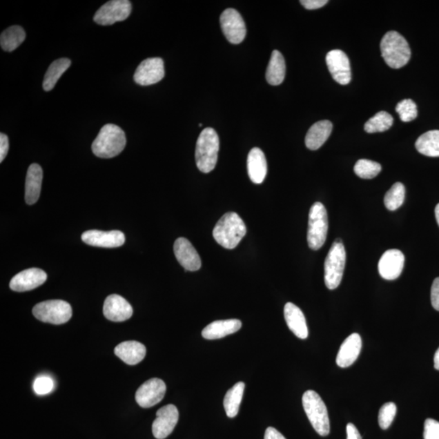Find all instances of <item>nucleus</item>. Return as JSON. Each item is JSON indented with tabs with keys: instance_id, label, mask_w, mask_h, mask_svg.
Returning <instances> with one entry per match:
<instances>
[{
	"instance_id": "6",
	"label": "nucleus",
	"mask_w": 439,
	"mask_h": 439,
	"mask_svg": "<svg viewBox=\"0 0 439 439\" xmlns=\"http://www.w3.org/2000/svg\"><path fill=\"white\" fill-rule=\"evenodd\" d=\"M346 251L341 240L338 239L329 249L324 262V283L329 290L340 286L344 276Z\"/></svg>"
},
{
	"instance_id": "43",
	"label": "nucleus",
	"mask_w": 439,
	"mask_h": 439,
	"mask_svg": "<svg viewBox=\"0 0 439 439\" xmlns=\"http://www.w3.org/2000/svg\"><path fill=\"white\" fill-rule=\"evenodd\" d=\"M264 439H286L275 428L269 427L265 431Z\"/></svg>"
},
{
	"instance_id": "44",
	"label": "nucleus",
	"mask_w": 439,
	"mask_h": 439,
	"mask_svg": "<svg viewBox=\"0 0 439 439\" xmlns=\"http://www.w3.org/2000/svg\"><path fill=\"white\" fill-rule=\"evenodd\" d=\"M434 368L439 370V349L436 351V355H434Z\"/></svg>"
},
{
	"instance_id": "4",
	"label": "nucleus",
	"mask_w": 439,
	"mask_h": 439,
	"mask_svg": "<svg viewBox=\"0 0 439 439\" xmlns=\"http://www.w3.org/2000/svg\"><path fill=\"white\" fill-rule=\"evenodd\" d=\"M382 57L392 68H400L409 63L411 50L407 40L396 31L388 32L381 42Z\"/></svg>"
},
{
	"instance_id": "18",
	"label": "nucleus",
	"mask_w": 439,
	"mask_h": 439,
	"mask_svg": "<svg viewBox=\"0 0 439 439\" xmlns=\"http://www.w3.org/2000/svg\"><path fill=\"white\" fill-rule=\"evenodd\" d=\"M134 313L129 302L118 295L107 297L104 304V315L109 321L121 322L129 320Z\"/></svg>"
},
{
	"instance_id": "5",
	"label": "nucleus",
	"mask_w": 439,
	"mask_h": 439,
	"mask_svg": "<svg viewBox=\"0 0 439 439\" xmlns=\"http://www.w3.org/2000/svg\"><path fill=\"white\" fill-rule=\"evenodd\" d=\"M304 409L311 424L319 436H327L331 432V425L326 404L317 392L309 390L303 398Z\"/></svg>"
},
{
	"instance_id": "24",
	"label": "nucleus",
	"mask_w": 439,
	"mask_h": 439,
	"mask_svg": "<svg viewBox=\"0 0 439 439\" xmlns=\"http://www.w3.org/2000/svg\"><path fill=\"white\" fill-rule=\"evenodd\" d=\"M266 158L262 150L254 148L248 157V171L250 179L255 184H262L267 175Z\"/></svg>"
},
{
	"instance_id": "32",
	"label": "nucleus",
	"mask_w": 439,
	"mask_h": 439,
	"mask_svg": "<svg viewBox=\"0 0 439 439\" xmlns=\"http://www.w3.org/2000/svg\"><path fill=\"white\" fill-rule=\"evenodd\" d=\"M394 122L391 114L387 112H379L365 123L364 130L369 134L385 132L390 129Z\"/></svg>"
},
{
	"instance_id": "7",
	"label": "nucleus",
	"mask_w": 439,
	"mask_h": 439,
	"mask_svg": "<svg viewBox=\"0 0 439 439\" xmlns=\"http://www.w3.org/2000/svg\"><path fill=\"white\" fill-rule=\"evenodd\" d=\"M328 227L326 208L322 203H315L310 208L309 219L308 242L311 249L322 248L326 240Z\"/></svg>"
},
{
	"instance_id": "34",
	"label": "nucleus",
	"mask_w": 439,
	"mask_h": 439,
	"mask_svg": "<svg viewBox=\"0 0 439 439\" xmlns=\"http://www.w3.org/2000/svg\"><path fill=\"white\" fill-rule=\"evenodd\" d=\"M354 171L356 175L363 179H372L382 171V166L378 162L361 159L355 164Z\"/></svg>"
},
{
	"instance_id": "1",
	"label": "nucleus",
	"mask_w": 439,
	"mask_h": 439,
	"mask_svg": "<svg viewBox=\"0 0 439 439\" xmlns=\"http://www.w3.org/2000/svg\"><path fill=\"white\" fill-rule=\"evenodd\" d=\"M246 234L245 223L236 213H228L219 220L213 235L217 244L234 249Z\"/></svg>"
},
{
	"instance_id": "17",
	"label": "nucleus",
	"mask_w": 439,
	"mask_h": 439,
	"mask_svg": "<svg viewBox=\"0 0 439 439\" xmlns=\"http://www.w3.org/2000/svg\"><path fill=\"white\" fill-rule=\"evenodd\" d=\"M48 275L42 269H29L17 273L10 282L11 289L17 292H25L42 286L47 281Z\"/></svg>"
},
{
	"instance_id": "3",
	"label": "nucleus",
	"mask_w": 439,
	"mask_h": 439,
	"mask_svg": "<svg viewBox=\"0 0 439 439\" xmlns=\"http://www.w3.org/2000/svg\"><path fill=\"white\" fill-rule=\"evenodd\" d=\"M220 141L213 128H206L199 137L195 149V162L199 170L208 173L213 170L218 159Z\"/></svg>"
},
{
	"instance_id": "12",
	"label": "nucleus",
	"mask_w": 439,
	"mask_h": 439,
	"mask_svg": "<svg viewBox=\"0 0 439 439\" xmlns=\"http://www.w3.org/2000/svg\"><path fill=\"white\" fill-rule=\"evenodd\" d=\"M166 75L164 61L162 58L154 57L141 62L135 72L134 79L137 84L150 86L161 81Z\"/></svg>"
},
{
	"instance_id": "30",
	"label": "nucleus",
	"mask_w": 439,
	"mask_h": 439,
	"mask_svg": "<svg viewBox=\"0 0 439 439\" xmlns=\"http://www.w3.org/2000/svg\"><path fill=\"white\" fill-rule=\"evenodd\" d=\"M71 66V61L68 58H61L52 62L44 76L43 88L46 91L52 90L57 81Z\"/></svg>"
},
{
	"instance_id": "29",
	"label": "nucleus",
	"mask_w": 439,
	"mask_h": 439,
	"mask_svg": "<svg viewBox=\"0 0 439 439\" xmlns=\"http://www.w3.org/2000/svg\"><path fill=\"white\" fill-rule=\"evenodd\" d=\"M416 148L420 154L429 157H439V130H431L420 136Z\"/></svg>"
},
{
	"instance_id": "39",
	"label": "nucleus",
	"mask_w": 439,
	"mask_h": 439,
	"mask_svg": "<svg viewBox=\"0 0 439 439\" xmlns=\"http://www.w3.org/2000/svg\"><path fill=\"white\" fill-rule=\"evenodd\" d=\"M431 303L434 309L439 311V277L434 279L431 287Z\"/></svg>"
},
{
	"instance_id": "26",
	"label": "nucleus",
	"mask_w": 439,
	"mask_h": 439,
	"mask_svg": "<svg viewBox=\"0 0 439 439\" xmlns=\"http://www.w3.org/2000/svg\"><path fill=\"white\" fill-rule=\"evenodd\" d=\"M333 130L329 121H320L310 127L305 138L306 146L310 150H318L326 143Z\"/></svg>"
},
{
	"instance_id": "37",
	"label": "nucleus",
	"mask_w": 439,
	"mask_h": 439,
	"mask_svg": "<svg viewBox=\"0 0 439 439\" xmlns=\"http://www.w3.org/2000/svg\"><path fill=\"white\" fill-rule=\"evenodd\" d=\"M54 388L52 379L48 376H40L35 379L34 390L37 395L45 396L51 393Z\"/></svg>"
},
{
	"instance_id": "40",
	"label": "nucleus",
	"mask_w": 439,
	"mask_h": 439,
	"mask_svg": "<svg viewBox=\"0 0 439 439\" xmlns=\"http://www.w3.org/2000/svg\"><path fill=\"white\" fill-rule=\"evenodd\" d=\"M300 3L308 10H314L324 7L328 3L327 0H301Z\"/></svg>"
},
{
	"instance_id": "14",
	"label": "nucleus",
	"mask_w": 439,
	"mask_h": 439,
	"mask_svg": "<svg viewBox=\"0 0 439 439\" xmlns=\"http://www.w3.org/2000/svg\"><path fill=\"white\" fill-rule=\"evenodd\" d=\"M326 64L329 72L338 84L347 85L351 80L349 58L341 50H333L326 56Z\"/></svg>"
},
{
	"instance_id": "25",
	"label": "nucleus",
	"mask_w": 439,
	"mask_h": 439,
	"mask_svg": "<svg viewBox=\"0 0 439 439\" xmlns=\"http://www.w3.org/2000/svg\"><path fill=\"white\" fill-rule=\"evenodd\" d=\"M116 355L129 365L138 364L145 358L146 349L144 344L136 341L121 342L116 347Z\"/></svg>"
},
{
	"instance_id": "19",
	"label": "nucleus",
	"mask_w": 439,
	"mask_h": 439,
	"mask_svg": "<svg viewBox=\"0 0 439 439\" xmlns=\"http://www.w3.org/2000/svg\"><path fill=\"white\" fill-rule=\"evenodd\" d=\"M175 254L177 262L187 271H198L201 268V260L197 251L185 237H179L175 242Z\"/></svg>"
},
{
	"instance_id": "38",
	"label": "nucleus",
	"mask_w": 439,
	"mask_h": 439,
	"mask_svg": "<svg viewBox=\"0 0 439 439\" xmlns=\"http://www.w3.org/2000/svg\"><path fill=\"white\" fill-rule=\"evenodd\" d=\"M423 436L424 439H439V422L431 418L425 420Z\"/></svg>"
},
{
	"instance_id": "28",
	"label": "nucleus",
	"mask_w": 439,
	"mask_h": 439,
	"mask_svg": "<svg viewBox=\"0 0 439 439\" xmlns=\"http://www.w3.org/2000/svg\"><path fill=\"white\" fill-rule=\"evenodd\" d=\"M244 390L245 383L240 382L227 391L223 404L228 418H234L239 413Z\"/></svg>"
},
{
	"instance_id": "42",
	"label": "nucleus",
	"mask_w": 439,
	"mask_h": 439,
	"mask_svg": "<svg viewBox=\"0 0 439 439\" xmlns=\"http://www.w3.org/2000/svg\"><path fill=\"white\" fill-rule=\"evenodd\" d=\"M347 439H362L358 428L353 424L349 423L347 425Z\"/></svg>"
},
{
	"instance_id": "36",
	"label": "nucleus",
	"mask_w": 439,
	"mask_h": 439,
	"mask_svg": "<svg viewBox=\"0 0 439 439\" xmlns=\"http://www.w3.org/2000/svg\"><path fill=\"white\" fill-rule=\"evenodd\" d=\"M397 413V407L394 402H389L384 404L378 414V423L382 429L391 427Z\"/></svg>"
},
{
	"instance_id": "16",
	"label": "nucleus",
	"mask_w": 439,
	"mask_h": 439,
	"mask_svg": "<svg viewBox=\"0 0 439 439\" xmlns=\"http://www.w3.org/2000/svg\"><path fill=\"white\" fill-rule=\"evenodd\" d=\"M81 240L85 244L98 248H119L125 244L126 236L119 231L108 232L88 231L84 233Z\"/></svg>"
},
{
	"instance_id": "45",
	"label": "nucleus",
	"mask_w": 439,
	"mask_h": 439,
	"mask_svg": "<svg viewBox=\"0 0 439 439\" xmlns=\"http://www.w3.org/2000/svg\"><path fill=\"white\" fill-rule=\"evenodd\" d=\"M436 221L439 226V204H437L436 208Z\"/></svg>"
},
{
	"instance_id": "20",
	"label": "nucleus",
	"mask_w": 439,
	"mask_h": 439,
	"mask_svg": "<svg viewBox=\"0 0 439 439\" xmlns=\"http://www.w3.org/2000/svg\"><path fill=\"white\" fill-rule=\"evenodd\" d=\"M362 347V340L359 333H352L342 342L337 355L336 363L340 368H347L358 360Z\"/></svg>"
},
{
	"instance_id": "13",
	"label": "nucleus",
	"mask_w": 439,
	"mask_h": 439,
	"mask_svg": "<svg viewBox=\"0 0 439 439\" xmlns=\"http://www.w3.org/2000/svg\"><path fill=\"white\" fill-rule=\"evenodd\" d=\"M179 419V413L173 404L164 406L157 413L153 424V433L155 438L164 439L170 436Z\"/></svg>"
},
{
	"instance_id": "21",
	"label": "nucleus",
	"mask_w": 439,
	"mask_h": 439,
	"mask_svg": "<svg viewBox=\"0 0 439 439\" xmlns=\"http://www.w3.org/2000/svg\"><path fill=\"white\" fill-rule=\"evenodd\" d=\"M43 173L38 164H32L27 171L25 199L27 204H35L39 200L42 188Z\"/></svg>"
},
{
	"instance_id": "31",
	"label": "nucleus",
	"mask_w": 439,
	"mask_h": 439,
	"mask_svg": "<svg viewBox=\"0 0 439 439\" xmlns=\"http://www.w3.org/2000/svg\"><path fill=\"white\" fill-rule=\"evenodd\" d=\"M26 39V32L19 26H13L4 30L0 37V45L3 51H14Z\"/></svg>"
},
{
	"instance_id": "11",
	"label": "nucleus",
	"mask_w": 439,
	"mask_h": 439,
	"mask_svg": "<svg viewBox=\"0 0 439 439\" xmlns=\"http://www.w3.org/2000/svg\"><path fill=\"white\" fill-rule=\"evenodd\" d=\"M166 393V383L162 379L152 378L138 389L135 400L142 408L149 409L159 404L164 399Z\"/></svg>"
},
{
	"instance_id": "2",
	"label": "nucleus",
	"mask_w": 439,
	"mask_h": 439,
	"mask_svg": "<svg viewBox=\"0 0 439 439\" xmlns=\"http://www.w3.org/2000/svg\"><path fill=\"white\" fill-rule=\"evenodd\" d=\"M126 145V137L121 128L108 124L100 130L98 136L94 140L92 152L99 158H113L124 150Z\"/></svg>"
},
{
	"instance_id": "27",
	"label": "nucleus",
	"mask_w": 439,
	"mask_h": 439,
	"mask_svg": "<svg viewBox=\"0 0 439 439\" xmlns=\"http://www.w3.org/2000/svg\"><path fill=\"white\" fill-rule=\"evenodd\" d=\"M286 76V63L280 52L273 51L266 71V79L269 84L278 86L282 84Z\"/></svg>"
},
{
	"instance_id": "8",
	"label": "nucleus",
	"mask_w": 439,
	"mask_h": 439,
	"mask_svg": "<svg viewBox=\"0 0 439 439\" xmlns=\"http://www.w3.org/2000/svg\"><path fill=\"white\" fill-rule=\"evenodd\" d=\"M33 314L41 322L61 324L70 321L72 311L67 302L53 300L36 304L33 309Z\"/></svg>"
},
{
	"instance_id": "22",
	"label": "nucleus",
	"mask_w": 439,
	"mask_h": 439,
	"mask_svg": "<svg viewBox=\"0 0 439 439\" xmlns=\"http://www.w3.org/2000/svg\"><path fill=\"white\" fill-rule=\"evenodd\" d=\"M284 315L291 331L301 340H306L309 336V329L301 309L294 304L287 303L284 308Z\"/></svg>"
},
{
	"instance_id": "33",
	"label": "nucleus",
	"mask_w": 439,
	"mask_h": 439,
	"mask_svg": "<svg viewBox=\"0 0 439 439\" xmlns=\"http://www.w3.org/2000/svg\"><path fill=\"white\" fill-rule=\"evenodd\" d=\"M405 199V187L401 182H396L387 192L384 204L390 211H396L404 204Z\"/></svg>"
},
{
	"instance_id": "41",
	"label": "nucleus",
	"mask_w": 439,
	"mask_h": 439,
	"mask_svg": "<svg viewBox=\"0 0 439 439\" xmlns=\"http://www.w3.org/2000/svg\"><path fill=\"white\" fill-rule=\"evenodd\" d=\"M9 150L8 137L6 134L0 135V162L6 158Z\"/></svg>"
},
{
	"instance_id": "15",
	"label": "nucleus",
	"mask_w": 439,
	"mask_h": 439,
	"mask_svg": "<svg viewBox=\"0 0 439 439\" xmlns=\"http://www.w3.org/2000/svg\"><path fill=\"white\" fill-rule=\"evenodd\" d=\"M404 255L396 249L388 250L378 263V271L386 280H396L401 275L404 266Z\"/></svg>"
},
{
	"instance_id": "10",
	"label": "nucleus",
	"mask_w": 439,
	"mask_h": 439,
	"mask_svg": "<svg viewBox=\"0 0 439 439\" xmlns=\"http://www.w3.org/2000/svg\"><path fill=\"white\" fill-rule=\"evenodd\" d=\"M224 35L228 42L240 44L244 40L246 30L240 13L234 8H228L222 12L220 18Z\"/></svg>"
},
{
	"instance_id": "23",
	"label": "nucleus",
	"mask_w": 439,
	"mask_h": 439,
	"mask_svg": "<svg viewBox=\"0 0 439 439\" xmlns=\"http://www.w3.org/2000/svg\"><path fill=\"white\" fill-rule=\"evenodd\" d=\"M242 322L237 319L222 320L210 323L202 331L205 340H219L240 331Z\"/></svg>"
},
{
	"instance_id": "9",
	"label": "nucleus",
	"mask_w": 439,
	"mask_h": 439,
	"mask_svg": "<svg viewBox=\"0 0 439 439\" xmlns=\"http://www.w3.org/2000/svg\"><path fill=\"white\" fill-rule=\"evenodd\" d=\"M132 6L129 0H112L104 3L96 12L94 21L98 25L111 26L118 21H123L130 17Z\"/></svg>"
},
{
	"instance_id": "35",
	"label": "nucleus",
	"mask_w": 439,
	"mask_h": 439,
	"mask_svg": "<svg viewBox=\"0 0 439 439\" xmlns=\"http://www.w3.org/2000/svg\"><path fill=\"white\" fill-rule=\"evenodd\" d=\"M396 110L402 121L409 122L418 117L417 104L411 99L402 100L396 105Z\"/></svg>"
}]
</instances>
